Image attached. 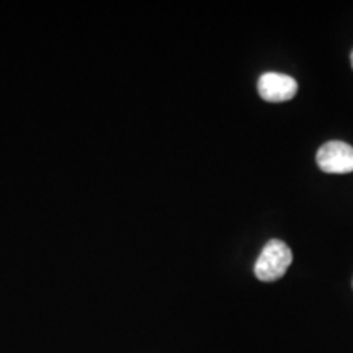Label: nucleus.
I'll list each match as a JSON object with an SVG mask.
<instances>
[{"label": "nucleus", "instance_id": "f257e3e1", "mask_svg": "<svg viewBox=\"0 0 353 353\" xmlns=\"http://www.w3.org/2000/svg\"><path fill=\"white\" fill-rule=\"evenodd\" d=\"M291 262H293V254L290 247L283 241L272 239L260 252L254 273L260 281H276L285 275Z\"/></svg>", "mask_w": 353, "mask_h": 353}, {"label": "nucleus", "instance_id": "f03ea898", "mask_svg": "<svg viewBox=\"0 0 353 353\" xmlns=\"http://www.w3.org/2000/svg\"><path fill=\"white\" fill-rule=\"evenodd\" d=\"M316 161L325 174H350L353 172V148L343 141H329L321 145Z\"/></svg>", "mask_w": 353, "mask_h": 353}, {"label": "nucleus", "instance_id": "7ed1b4c3", "mask_svg": "<svg viewBox=\"0 0 353 353\" xmlns=\"http://www.w3.org/2000/svg\"><path fill=\"white\" fill-rule=\"evenodd\" d=\"M259 95L270 103L288 101L296 95L298 82L291 76L280 72H265L259 79Z\"/></svg>", "mask_w": 353, "mask_h": 353}, {"label": "nucleus", "instance_id": "20e7f679", "mask_svg": "<svg viewBox=\"0 0 353 353\" xmlns=\"http://www.w3.org/2000/svg\"><path fill=\"white\" fill-rule=\"evenodd\" d=\"M350 61H352V68H353V51H352V56H350Z\"/></svg>", "mask_w": 353, "mask_h": 353}]
</instances>
